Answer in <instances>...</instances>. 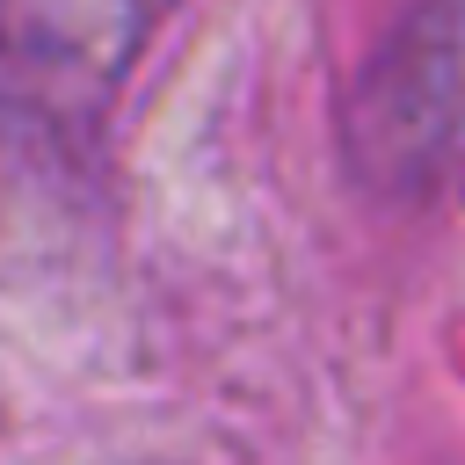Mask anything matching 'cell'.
I'll return each mask as SVG.
<instances>
[{
	"mask_svg": "<svg viewBox=\"0 0 465 465\" xmlns=\"http://www.w3.org/2000/svg\"><path fill=\"white\" fill-rule=\"evenodd\" d=\"M174 0H0V87L29 109L87 116Z\"/></svg>",
	"mask_w": 465,
	"mask_h": 465,
	"instance_id": "1",
	"label": "cell"
}]
</instances>
